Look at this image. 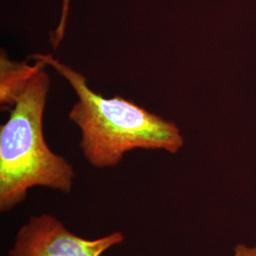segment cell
Listing matches in <instances>:
<instances>
[{"label":"cell","instance_id":"cell-5","mask_svg":"<svg viewBox=\"0 0 256 256\" xmlns=\"http://www.w3.org/2000/svg\"><path fill=\"white\" fill-rule=\"evenodd\" d=\"M68 10H70V0H63L61 19L59 21L58 26L55 28V30L52 36V39H50V43L54 46V48H57L60 45L62 39L64 38Z\"/></svg>","mask_w":256,"mask_h":256},{"label":"cell","instance_id":"cell-1","mask_svg":"<svg viewBox=\"0 0 256 256\" xmlns=\"http://www.w3.org/2000/svg\"><path fill=\"white\" fill-rule=\"evenodd\" d=\"M52 66L70 84L77 102L68 119L80 129V148L90 164L112 168L124 155L137 150H164L174 154L183 146V138L174 122L128 101L120 96L104 98L88 86L86 78L52 54L30 57Z\"/></svg>","mask_w":256,"mask_h":256},{"label":"cell","instance_id":"cell-6","mask_svg":"<svg viewBox=\"0 0 256 256\" xmlns=\"http://www.w3.org/2000/svg\"><path fill=\"white\" fill-rule=\"evenodd\" d=\"M234 256H256V247H248L244 244H238L234 250Z\"/></svg>","mask_w":256,"mask_h":256},{"label":"cell","instance_id":"cell-2","mask_svg":"<svg viewBox=\"0 0 256 256\" xmlns=\"http://www.w3.org/2000/svg\"><path fill=\"white\" fill-rule=\"evenodd\" d=\"M46 66L28 81L0 128L1 212L14 210L34 187L64 194L74 188V166L54 153L44 137V111L50 86Z\"/></svg>","mask_w":256,"mask_h":256},{"label":"cell","instance_id":"cell-3","mask_svg":"<svg viewBox=\"0 0 256 256\" xmlns=\"http://www.w3.org/2000/svg\"><path fill=\"white\" fill-rule=\"evenodd\" d=\"M124 241L120 232L84 238L50 214L32 216L16 232L9 256H102Z\"/></svg>","mask_w":256,"mask_h":256},{"label":"cell","instance_id":"cell-4","mask_svg":"<svg viewBox=\"0 0 256 256\" xmlns=\"http://www.w3.org/2000/svg\"><path fill=\"white\" fill-rule=\"evenodd\" d=\"M36 64L14 62L2 48L0 54V104L1 110H12L32 77L46 66L45 62L34 59Z\"/></svg>","mask_w":256,"mask_h":256}]
</instances>
